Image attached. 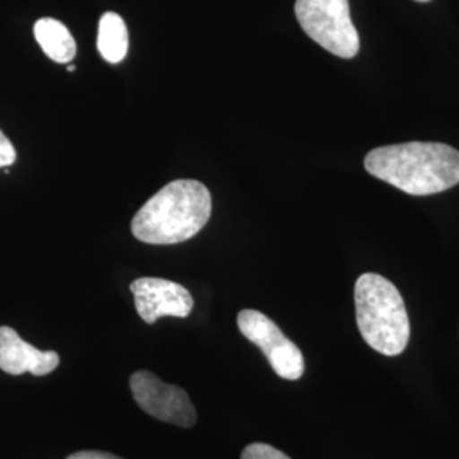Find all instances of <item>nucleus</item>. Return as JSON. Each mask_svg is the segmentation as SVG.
<instances>
[{"label":"nucleus","mask_w":459,"mask_h":459,"mask_svg":"<svg viewBox=\"0 0 459 459\" xmlns=\"http://www.w3.org/2000/svg\"><path fill=\"white\" fill-rule=\"evenodd\" d=\"M366 170L411 196L439 195L459 184V152L446 143L409 142L371 150Z\"/></svg>","instance_id":"1"},{"label":"nucleus","mask_w":459,"mask_h":459,"mask_svg":"<svg viewBox=\"0 0 459 459\" xmlns=\"http://www.w3.org/2000/svg\"><path fill=\"white\" fill-rule=\"evenodd\" d=\"M98 49L109 64H119L128 53V30L123 17L106 13L99 21Z\"/></svg>","instance_id":"10"},{"label":"nucleus","mask_w":459,"mask_h":459,"mask_svg":"<svg viewBox=\"0 0 459 459\" xmlns=\"http://www.w3.org/2000/svg\"><path fill=\"white\" fill-rule=\"evenodd\" d=\"M34 38L43 53L56 64H68L77 55L74 36L64 22L43 17L34 24Z\"/></svg>","instance_id":"9"},{"label":"nucleus","mask_w":459,"mask_h":459,"mask_svg":"<svg viewBox=\"0 0 459 459\" xmlns=\"http://www.w3.org/2000/svg\"><path fill=\"white\" fill-rule=\"evenodd\" d=\"M354 301L358 327L366 344L385 356L402 354L411 339V322L394 282L366 273L356 281Z\"/></svg>","instance_id":"3"},{"label":"nucleus","mask_w":459,"mask_h":459,"mask_svg":"<svg viewBox=\"0 0 459 459\" xmlns=\"http://www.w3.org/2000/svg\"><path fill=\"white\" fill-rule=\"evenodd\" d=\"M212 210V193L203 182H169L134 214L133 235L152 246L181 244L204 229Z\"/></svg>","instance_id":"2"},{"label":"nucleus","mask_w":459,"mask_h":459,"mask_svg":"<svg viewBox=\"0 0 459 459\" xmlns=\"http://www.w3.org/2000/svg\"><path fill=\"white\" fill-rule=\"evenodd\" d=\"M417 2H422V4H426V2H430V0H417Z\"/></svg>","instance_id":"15"},{"label":"nucleus","mask_w":459,"mask_h":459,"mask_svg":"<svg viewBox=\"0 0 459 459\" xmlns=\"http://www.w3.org/2000/svg\"><path fill=\"white\" fill-rule=\"evenodd\" d=\"M240 459H291L288 455H284L282 451H279L276 447L269 446V444L254 443L248 444L246 449L242 451Z\"/></svg>","instance_id":"11"},{"label":"nucleus","mask_w":459,"mask_h":459,"mask_svg":"<svg viewBox=\"0 0 459 459\" xmlns=\"http://www.w3.org/2000/svg\"><path fill=\"white\" fill-rule=\"evenodd\" d=\"M66 459H123L115 455H109V453H104V451H79V453H74L70 455Z\"/></svg>","instance_id":"13"},{"label":"nucleus","mask_w":459,"mask_h":459,"mask_svg":"<svg viewBox=\"0 0 459 459\" xmlns=\"http://www.w3.org/2000/svg\"><path fill=\"white\" fill-rule=\"evenodd\" d=\"M130 290L134 296L136 312L148 325L155 324L162 316L186 318L195 307L191 293L179 282L169 279H134Z\"/></svg>","instance_id":"7"},{"label":"nucleus","mask_w":459,"mask_h":459,"mask_svg":"<svg viewBox=\"0 0 459 459\" xmlns=\"http://www.w3.org/2000/svg\"><path fill=\"white\" fill-rule=\"evenodd\" d=\"M16 148L13 147L11 140L0 130V169L11 167L16 162Z\"/></svg>","instance_id":"12"},{"label":"nucleus","mask_w":459,"mask_h":459,"mask_svg":"<svg viewBox=\"0 0 459 459\" xmlns=\"http://www.w3.org/2000/svg\"><path fill=\"white\" fill-rule=\"evenodd\" d=\"M66 70H68V72H74V70H75V65H72V64H66Z\"/></svg>","instance_id":"14"},{"label":"nucleus","mask_w":459,"mask_h":459,"mask_svg":"<svg viewBox=\"0 0 459 459\" xmlns=\"http://www.w3.org/2000/svg\"><path fill=\"white\" fill-rule=\"evenodd\" d=\"M237 324L244 337L263 351L279 377L296 381L303 377L305 358L301 351L269 316L257 310H242Z\"/></svg>","instance_id":"5"},{"label":"nucleus","mask_w":459,"mask_h":459,"mask_svg":"<svg viewBox=\"0 0 459 459\" xmlns=\"http://www.w3.org/2000/svg\"><path fill=\"white\" fill-rule=\"evenodd\" d=\"M130 388L138 407L153 419L186 429L196 424V409L179 386L167 385L150 371H136L130 377Z\"/></svg>","instance_id":"6"},{"label":"nucleus","mask_w":459,"mask_h":459,"mask_svg":"<svg viewBox=\"0 0 459 459\" xmlns=\"http://www.w3.org/2000/svg\"><path fill=\"white\" fill-rule=\"evenodd\" d=\"M295 14L301 30L328 53L345 60L359 53L349 0H296Z\"/></svg>","instance_id":"4"},{"label":"nucleus","mask_w":459,"mask_h":459,"mask_svg":"<svg viewBox=\"0 0 459 459\" xmlns=\"http://www.w3.org/2000/svg\"><path fill=\"white\" fill-rule=\"evenodd\" d=\"M60 364V356L53 351H39L24 342L14 328L0 327V369L19 377L31 373L47 377Z\"/></svg>","instance_id":"8"}]
</instances>
